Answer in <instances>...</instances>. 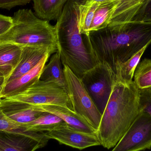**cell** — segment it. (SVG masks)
I'll return each instance as SVG.
<instances>
[{
  "instance_id": "obj_1",
  "label": "cell",
  "mask_w": 151,
  "mask_h": 151,
  "mask_svg": "<svg viewBox=\"0 0 151 151\" xmlns=\"http://www.w3.org/2000/svg\"><path fill=\"white\" fill-rule=\"evenodd\" d=\"M83 36L94 65L107 64L115 73L117 65L151 44V22L129 21L109 24Z\"/></svg>"
},
{
  "instance_id": "obj_2",
  "label": "cell",
  "mask_w": 151,
  "mask_h": 151,
  "mask_svg": "<svg viewBox=\"0 0 151 151\" xmlns=\"http://www.w3.org/2000/svg\"><path fill=\"white\" fill-rule=\"evenodd\" d=\"M141 113L139 89L134 82L116 79L97 131L101 145L114 148Z\"/></svg>"
},
{
  "instance_id": "obj_3",
  "label": "cell",
  "mask_w": 151,
  "mask_h": 151,
  "mask_svg": "<svg viewBox=\"0 0 151 151\" xmlns=\"http://www.w3.org/2000/svg\"><path fill=\"white\" fill-rule=\"evenodd\" d=\"M79 0H69L55 25L57 51L63 65L81 78L95 65L78 26Z\"/></svg>"
},
{
  "instance_id": "obj_4",
  "label": "cell",
  "mask_w": 151,
  "mask_h": 151,
  "mask_svg": "<svg viewBox=\"0 0 151 151\" xmlns=\"http://www.w3.org/2000/svg\"><path fill=\"white\" fill-rule=\"evenodd\" d=\"M12 19V25L0 35V42L45 45L57 50L55 28L49 21L38 17L29 9L19 10Z\"/></svg>"
},
{
  "instance_id": "obj_5",
  "label": "cell",
  "mask_w": 151,
  "mask_h": 151,
  "mask_svg": "<svg viewBox=\"0 0 151 151\" xmlns=\"http://www.w3.org/2000/svg\"><path fill=\"white\" fill-rule=\"evenodd\" d=\"M1 101L30 105H57L73 110L66 91L55 83L40 79L22 92L2 99Z\"/></svg>"
},
{
  "instance_id": "obj_6",
  "label": "cell",
  "mask_w": 151,
  "mask_h": 151,
  "mask_svg": "<svg viewBox=\"0 0 151 151\" xmlns=\"http://www.w3.org/2000/svg\"><path fill=\"white\" fill-rule=\"evenodd\" d=\"M67 91L73 111L83 118L97 131L102 114L86 90L81 79L66 65H63Z\"/></svg>"
},
{
  "instance_id": "obj_7",
  "label": "cell",
  "mask_w": 151,
  "mask_h": 151,
  "mask_svg": "<svg viewBox=\"0 0 151 151\" xmlns=\"http://www.w3.org/2000/svg\"><path fill=\"white\" fill-rule=\"evenodd\" d=\"M82 81L101 113L104 111L116 81V75L106 63H98L85 72Z\"/></svg>"
},
{
  "instance_id": "obj_8",
  "label": "cell",
  "mask_w": 151,
  "mask_h": 151,
  "mask_svg": "<svg viewBox=\"0 0 151 151\" xmlns=\"http://www.w3.org/2000/svg\"><path fill=\"white\" fill-rule=\"evenodd\" d=\"M151 149V116L141 112L111 151H143Z\"/></svg>"
},
{
  "instance_id": "obj_9",
  "label": "cell",
  "mask_w": 151,
  "mask_h": 151,
  "mask_svg": "<svg viewBox=\"0 0 151 151\" xmlns=\"http://www.w3.org/2000/svg\"><path fill=\"white\" fill-rule=\"evenodd\" d=\"M49 140L45 133L0 130V151H35L44 147Z\"/></svg>"
},
{
  "instance_id": "obj_10",
  "label": "cell",
  "mask_w": 151,
  "mask_h": 151,
  "mask_svg": "<svg viewBox=\"0 0 151 151\" xmlns=\"http://www.w3.org/2000/svg\"><path fill=\"white\" fill-rule=\"evenodd\" d=\"M45 135L50 139L56 140L61 144L81 150L92 146L101 145L97 133H90L78 130L65 123Z\"/></svg>"
},
{
  "instance_id": "obj_11",
  "label": "cell",
  "mask_w": 151,
  "mask_h": 151,
  "mask_svg": "<svg viewBox=\"0 0 151 151\" xmlns=\"http://www.w3.org/2000/svg\"><path fill=\"white\" fill-rule=\"evenodd\" d=\"M57 50L45 45H26L22 47L19 62L16 68L4 80V83L27 73L48 54H53Z\"/></svg>"
},
{
  "instance_id": "obj_12",
  "label": "cell",
  "mask_w": 151,
  "mask_h": 151,
  "mask_svg": "<svg viewBox=\"0 0 151 151\" xmlns=\"http://www.w3.org/2000/svg\"><path fill=\"white\" fill-rule=\"evenodd\" d=\"M52 54L46 55L30 71L24 75L5 83L0 90V98H4L22 92L40 80L44 66Z\"/></svg>"
},
{
  "instance_id": "obj_13",
  "label": "cell",
  "mask_w": 151,
  "mask_h": 151,
  "mask_svg": "<svg viewBox=\"0 0 151 151\" xmlns=\"http://www.w3.org/2000/svg\"><path fill=\"white\" fill-rule=\"evenodd\" d=\"M40 111L49 113L61 118L66 124L78 130L90 133H97L83 118L73 110L61 106L54 104L32 105Z\"/></svg>"
},
{
  "instance_id": "obj_14",
  "label": "cell",
  "mask_w": 151,
  "mask_h": 151,
  "mask_svg": "<svg viewBox=\"0 0 151 151\" xmlns=\"http://www.w3.org/2000/svg\"><path fill=\"white\" fill-rule=\"evenodd\" d=\"M0 108L6 116L21 125L31 122L45 112L36 110L32 105L1 101Z\"/></svg>"
},
{
  "instance_id": "obj_15",
  "label": "cell",
  "mask_w": 151,
  "mask_h": 151,
  "mask_svg": "<svg viewBox=\"0 0 151 151\" xmlns=\"http://www.w3.org/2000/svg\"><path fill=\"white\" fill-rule=\"evenodd\" d=\"M23 46L13 42H0V71L5 75V79L19 62Z\"/></svg>"
},
{
  "instance_id": "obj_16",
  "label": "cell",
  "mask_w": 151,
  "mask_h": 151,
  "mask_svg": "<svg viewBox=\"0 0 151 151\" xmlns=\"http://www.w3.org/2000/svg\"><path fill=\"white\" fill-rule=\"evenodd\" d=\"M35 14L49 21L57 20L65 4L69 0H32Z\"/></svg>"
},
{
  "instance_id": "obj_17",
  "label": "cell",
  "mask_w": 151,
  "mask_h": 151,
  "mask_svg": "<svg viewBox=\"0 0 151 151\" xmlns=\"http://www.w3.org/2000/svg\"><path fill=\"white\" fill-rule=\"evenodd\" d=\"M61 64L60 56L57 51L52 55L49 62L44 66L40 79L55 83L67 91L65 77Z\"/></svg>"
},
{
  "instance_id": "obj_18",
  "label": "cell",
  "mask_w": 151,
  "mask_h": 151,
  "mask_svg": "<svg viewBox=\"0 0 151 151\" xmlns=\"http://www.w3.org/2000/svg\"><path fill=\"white\" fill-rule=\"evenodd\" d=\"M120 2L121 0H111L100 4L95 12L89 32L99 30L107 26Z\"/></svg>"
},
{
  "instance_id": "obj_19",
  "label": "cell",
  "mask_w": 151,
  "mask_h": 151,
  "mask_svg": "<svg viewBox=\"0 0 151 151\" xmlns=\"http://www.w3.org/2000/svg\"><path fill=\"white\" fill-rule=\"evenodd\" d=\"M65 123L58 116L49 113L44 112L36 119L22 126L27 131L45 133L51 131Z\"/></svg>"
},
{
  "instance_id": "obj_20",
  "label": "cell",
  "mask_w": 151,
  "mask_h": 151,
  "mask_svg": "<svg viewBox=\"0 0 151 151\" xmlns=\"http://www.w3.org/2000/svg\"><path fill=\"white\" fill-rule=\"evenodd\" d=\"M149 45H146L125 63L117 65L115 72L116 80L125 83H129L133 81L137 66Z\"/></svg>"
},
{
  "instance_id": "obj_21",
  "label": "cell",
  "mask_w": 151,
  "mask_h": 151,
  "mask_svg": "<svg viewBox=\"0 0 151 151\" xmlns=\"http://www.w3.org/2000/svg\"><path fill=\"white\" fill-rule=\"evenodd\" d=\"M101 4L89 1H81L79 6L78 26L80 34L88 36L95 12Z\"/></svg>"
},
{
  "instance_id": "obj_22",
  "label": "cell",
  "mask_w": 151,
  "mask_h": 151,
  "mask_svg": "<svg viewBox=\"0 0 151 151\" xmlns=\"http://www.w3.org/2000/svg\"><path fill=\"white\" fill-rule=\"evenodd\" d=\"M134 77L139 89L151 88V59L145 58L139 63Z\"/></svg>"
},
{
  "instance_id": "obj_23",
  "label": "cell",
  "mask_w": 151,
  "mask_h": 151,
  "mask_svg": "<svg viewBox=\"0 0 151 151\" xmlns=\"http://www.w3.org/2000/svg\"><path fill=\"white\" fill-rule=\"evenodd\" d=\"M0 130L8 132L23 133L27 132L22 125L6 116L0 108Z\"/></svg>"
},
{
  "instance_id": "obj_24",
  "label": "cell",
  "mask_w": 151,
  "mask_h": 151,
  "mask_svg": "<svg viewBox=\"0 0 151 151\" xmlns=\"http://www.w3.org/2000/svg\"><path fill=\"white\" fill-rule=\"evenodd\" d=\"M131 21L151 22V0H145Z\"/></svg>"
},
{
  "instance_id": "obj_25",
  "label": "cell",
  "mask_w": 151,
  "mask_h": 151,
  "mask_svg": "<svg viewBox=\"0 0 151 151\" xmlns=\"http://www.w3.org/2000/svg\"><path fill=\"white\" fill-rule=\"evenodd\" d=\"M139 105L141 112L151 116V88L139 89Z\"/></svg>"
},
{
  "instance_id": "obj_26",
  "label": "cell",
  "mask_w": 151,
  "mask_h": 151,
  "mask_svg": "<svg viewBox=\"0 0 151 151\" xmlns=\"http://www.w3.org/2000/svg\"><path fill=\"white\" fill-rule=\"evenodd\" d=\"M32 0H0V9L10 10L16 6L26 5Z\"/></svg>"
},
{
  "instance_id": "obj_27",
  "label": "cell",
  "mask_w": 151,
  "mask_h": 151,
  "mask_svg": "<svg viewBox=\"0 0 151 151\" xmlns=\"http://www.w3.org/2000/svg\"><path fill=\"white\" fill-rule=\"evenodd\" d=\"M12 25L11 17L0 14V35L7 31Z\"/></svg>"
},
{
  "instance_id": "obj_28",
  "label": "cell",
  "mask_w": 151,
  "mask_h": 151,
  "mask_svg": "<svg viewBox=\"0 0 151 151\" xmlns=\"http://www.w3.org/2000/svg\"><path fill=\"white\" fill-rule=\"evenodd\" d=\"M89 1L95 2L98 3L99 4L104 3L105 2L110 1L111 0H83V1Z\"/></svg>"
},
{
  "instance_id": "obj_29",
  "label": "cell",
  "mask_w": 151,
  "mask_h": 151,
  "mask_svg": "<svg viewBox=\"0 0 151 151\" xmlns=\"http://www.w3.org/2000/svg\"><path fill=\"white\" fill-rule=\"evenodd\" d=\"M4 79L5 78L4 77H0V90L4 83Z\"/></svg>"
},
{
  "instance_id": "obj_30",
  "label": "cell",
  "mask_w": 151,
  "mask_h": 151,
  "mask_svg": "<svg viewBox=\"0 0 151 151\" xmlns=\"http://www.w3.org/2000/svg\"><path fill=\"white\" fill-rule=\"evenodd\" d=\"M0 77H4L5 78V75L1 71H0Z\"/></svg>"
},
{
  "instance_id": "obj_31",
  "label": "cell",
  "mask_w": 151,
  "mask_h": 151,
  "mask_svg": "<svg viewBox=\"0 0 151 151\" xmlns=\"http://www.w3.org/2000/svg\"><path fill=\"white\" fill-rule=\"evenodd\" d=\"M1 99H1V98H0V104H1Z\"/></svg>"
}]
</instances>
